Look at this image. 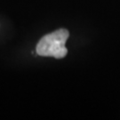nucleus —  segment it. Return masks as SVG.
Instances as JSON below:
<instances>
[{"label":"nucleus","instance_id":"1","mask_svg":"<svg viewBox=\"0 0 120 120\" xmlns=\"http://www.w3.org/2000/svg\"><path fill=\"white\" fill-rule=\"evenodd\" d=\"M69 31L60 29L45 36L37 45V52L41 56H52L61 59L67 55L68 50L65 46L69 38Z\"/></svg>","mask_w":120,"mask_h":120}]
</instances>
